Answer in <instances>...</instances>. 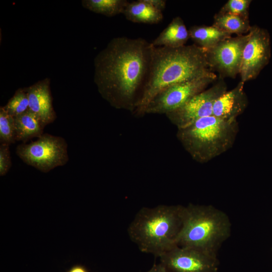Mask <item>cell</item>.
<instances>
[{"label": "cell", "instance_id": "1", "mask_svg": "<svg viewBox=\"0 0 272 272\" xmlns=\"http://www.w3.org/2000/svg\"><path fill=\"white\" fill-rule=\"evenodd\" d=\"M153 45L142 38H113L94 58V82L117 108L134 110L149 72Z\"/></svg>", "mask_w": 272, "mask_h": 272}, {"label": "cell", "instance_id": "2", "mask_svg": "<svg viewBox=\"0 0 272 272\" xmlns=\"http://www.w3.org/2000/svg\"><path fill=\"white\" fill-rule=\"evenodd\" d=\"M214 73L206 50L195 44L175 48L153 46L148 76L134 111L145 114L151 100L171 86Z\"/></svg>", "mask_w": 272, "mask_h": 272}, {"label": "cell", "instance_id": "3", "mask_svg": "<svg viewBox=\"0 0 272 272\" xmlns=\"http://www.w3.org/2000/svg\"><path fill=\"white\" fill-rule=\"evenodd\" d=\"M183 207L159 205L142 208L128 227L129 238L141 251L160 257L177 246Z\"/></svg>", "mask_w": 272, "mask_h": 272}, {"label": "cell", "instance_id": "4", "mask_svg": "<svg viewBox=\"0 0 272 272\" xmlns=\"http://www.w3.org/2000/svg\"><path fill=\"white\" fill-rule=\"evenodd\" d=\"M238 130L236 119L226 120L212 115L178 129L177 137L191 157L203 163L229 150Z\"/></svg>", "mask_w": 272, "mask_h": 272}, {"label": "cell", "instance_id": "5", "mask_svg": "<svg viewBox=\"0 0 272 272\" xmlns=\"http://www.w3.org/2000/svg\"><path fill=\"white\" fill-rule=\"evenodd\" d=\"M230 231L229 219L224 212L210 206L189 204L183 207L182 226L177 245L217 255Z\"/></svg>", "mask_w": 272, "mask_h": 272}, {"label": "cell", "instance_id": "6", "mask_svg": "<svg viewBox=\"0 0 272 272\" xmlns=\"http://www.w3.org/2000/svg\"><path fill=\"white\" fill-rule=\"evenodd\" d=\"M17 156L26 164L47 173L69 161L67 144L63 138L44 133L28 144L16 148Z\"/></svg>", "mask_w": 272, "mask_h": 272}, {"label": "cell", "instance_id": "7", "mask_svg": "<svg viewBox=\"0 0 272 272\" xmlns=\"http://www.w3.org/2000/svg\"><path fill=\"white\" fill-rule=\"evenodd\" d=\"M217 79V76L214 73L171 86L160 92L151 100L145 113L166 115L173 111L206 90Z\"/></svg>", "mask_w": 272, "mask_h": 272}, {"label": "cell", "instance_id": "8", "mask_svg": "<svg viewBox=\"0 0 272 272\" xmlns=\"http://www.w3.org/2000/svg\"><path fill=\"white\" fill-rule=\"evenodd\" d=\"M249 33L224 39L206 50L211 69L222 77L234 78L240 74L242 54Z\"/></svg>", "mask_w": 272, "mask_h": 272}, {"label": "cell", "instance_id": "9", "mask_svg": "<svg viewBox=\"0 0 272 272\" xmlns=\"http://www.w3.org/2000/svg\"><path fill=\"white\" fill-rule=\"evenodd\" d=\"M227 91L225 83L220 80L211 88L195 95L181 107L166 114L178 129L194 121L213 115L216 100Z\"/></svg>", "mask_w": 272, "mask_h": 272}, {"label": "cell", "instance_id": "10", "mask_svg": "<svg viewBox=\"0 0 272 272\" xmlns=\"http://www.w3.org/2000/svg\"><path fill=\"white\" fill-rule=\"evenodd\" d=\"M244 47L239 75L245 83L255 79L267 64L270 57V37L268 32L258 26H251Z\"/></svg>", "mask_w": 272, "mask_h": 272}, {"label": "cell", "instance_id": "11", "mask_svg": "<svg viewBox=\"0 0 272 272\" xmlns=\"http://www.w3.org/2000/svg\"><path fill=\"white\" fill-rule=\"evenodd\" d=\"M169 272H218L217 255L197 249L176 246L160 257Z\"/></svg>", "mask_w": 272, "mask_h": 272}, {"label": "cell", "instance_id": "12", "mask_svg": "<svg viewBox=\"0 0 272 272\" xmlns=\"http://www.w3.org/2000/svg\"><path fill=\"white\" fill-rule=\"evenodd\" d=\"M50 80L45 78L26 87L29 99V110L35 114L45 126L56 118L52 105Z\"/></svg>", "mask_w": 272, "mask_h": 272}, {"label": "cell", "instance_id": "13", "mask_svg": "<svg viewBox=\"0 0 272 272\" xmlns=\"http://www.w3.org/2000/svg\"><path fill=\"white\" fill-rule=\"evenodd\" d=\"M244 85L240 81L234 88L220 96L214 104L213 115L226 120L236 119L248 105Z\"/></svg>", "mask_w": 272, "mask_h": 272}, {"label": "cell", "instance_id": "14", "mask_svg": "<svg viewBox=\"0 0 272 272\" xmlns=\"http://www.w3.org/2000/svg\"><path fill=\"white\" fill-rule=\"evenodd\" d=\"M189 38V31L183 20L176 17L151 43L155 47L175 48L185 45Z\"/></svg>", "mask_w": 272, "mask_h": 272}, {"label": "cell", "instance_id": "15", "mask_svg": "<svg viewBox=\"0 0 272 272\" xmlns=\"http://www.w3.org/2000/svg\"><path fill=\"white\" fill-rule=\"evenodd\" d=\"M122 14L127 20L138 23L157 24L163 19V13L155 8L147 0L128 2Z\"/></svg>", "mask_w": 272, "mask_h": 272}, {"label": "cell", "instance_id": "16", "mask_svg": "<svg viewBox=\"0 0 272 272\" xmlns=\"http://www.w3.org/2000/svg\"><path fill=\"white\" fill-rule=\"evenodd\" d=\"M15 125L16 140L23 143L40 137L45 126L39 118L29 110L15 117Z\"/></svg>", "mask_w": 272, "mask_h": 272}, {"label": "cell", "instance_id": "17", "mask_svg": "<svg viewBox=\"0 0 272 272\" xmlns=\"http://www.w3.org/2000/svg\"><path fill=\"white\" fill-rule=\"evenodd\" d=\"M190 38L194 44L205 50L209 49L220 41L231 37V34L214 26H194L189 29Z\"/></svg>", "mask_w": 272, "mask_h": 272}, {"label": "cell", "instance_id": "18", "mask_svg": "<svg viewBox=\"0 0 272 272\" xmlns=\"http://www.w3.org/2000/svg\"><path fill=\"white\" fill-rule=\"evenodd\" d=\"M213 25L231 35H237L248 33L251 27L249 18L220 12L215 16Z\"/></svg>", "mask_w": 272, "mask_h": 272}, {"label": "cell", "instance_id": "19", "mask_svg": "<svg viewBox=\"0 0 272 272\" xmlns=\"http://www.w3.org/2000/svg\"><path fill=\"white\" fill-rule=\"evenodd\" d=\"M128 3L126 0H83L82 5L93 12L113 17L123 14Z\"/></svg>", "mask_w": 272, "mask_h": 272}, {"label": "cell", "instance_id": "20", "mask_svg": "<svg viewBox=\"0 0 272 272\" xmlns=\"http://www.w3.org/2000/svg\"><path fill=\"white\" fill-rule=\"evenodd\" d=\"M3 107L7 113L14 117L28 110L29 99L27 88L18 89L7 104Z\"/></svg>", "mask_w": 272, "mask_h": 272}, {"label": "cell", "instance_id": "21", "mask_svg": "<svg viewBox=\"0 0 272 272\" xmlns=\"http://www.w3.org/2000/svg\"><path fill=\"white\" fill-rule=\"evenodd\" d=\"M16 130L15 117L7 113L3 107L0 108V142L10 145L15 143Z\"/></svg>", "mask_w": 272, "mask_h": 272}, {"label": "cell", "instance_id": "22", "mask_svg": "<svg viewBox=\"0 0 272 272\" xmlns=\"http://www.w3.org/2000/svg\"><path fill=\"white\" fill-rule=\"evenodd\" d=\"M250 0H229L219 12L249 18V8Z\"/></svg>", "mask_w": 272, "mask_h": 272}, {"label": "cell", "instance_id": "23", "mask_svg": "<svg viewBox=\"0 0 272 272\" xmlns=\"http://www.w3.org/2000/svg\"><path fill=\"white\" fill-rule=\"evenodd\" d=\"M10 145L1 144L0 145V175H6L12 166Z\"/></svg>", "mask_w": 272, "mask_h": 272}, {"label": "cell", "instance_id": "24", "mask_svg": "<svg viewBox=\"0 0 272 272\" xmlns=\"http://www.w3.org/2000/svg\"><path fill=\"white\" fill-rule=\"evenodd\" d=\"M148 2L158 10L163 12L166 7V1L165 0H147Z\"/></svg>", "mask_w": 272, "mask_h": 272}, {"label": "cell", "instance_id": "25", "mask_svg": "<svg viewBox=\"0 0 272 272\" xmlns=\"http://www.w3.org/2000/svg\"><path fill=\"white\" fill-rule=\"evenodd\" d=\"M146 272H169L167 268L160 262L154 264L151 268Z\"/></svg>", "mask_w": 272, "mask_h": 272}, {"label": "cell", "instance_id": "26", "mask_svg": "<svg viewBox=\"0 0 272 272\" xmlns=\"http://www.w3.org/2000/svg\"><path fill=\"white\" fill-rule=\"evenodd\" d=\"M66 272H89L88 269L81 264H76L70 268Z\"/></svg>", "mask_w": 272, "mask_h": 272}]
</instances>
